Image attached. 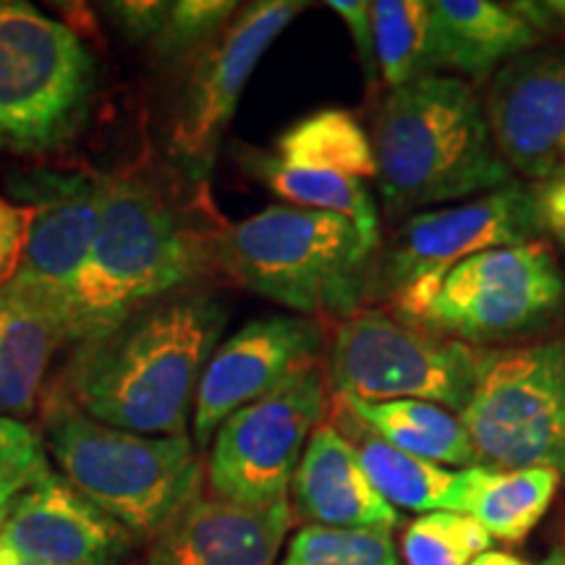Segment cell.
<instances>
[{
  "label": "cell",
  "instance_id": "30",
  "mask_svg": "<svg viewBox=\"0 0 565 565\" xmlns=\"http://www.w3.org/2000/svg\"><path fill=\"white\" fill-rule=\"evenodd\" d=\"M168 9L171 3L162 0H116V3H103L105 17L113 21L118 32L126 40L137 42V45H150L158 38V32L166 24Z\"/></svg>",
  "mask_w": 565,
  "mask_h": 565
},
{
  "label": "cell",
  "instance_id": "14",
  "mask_svg": "<svg viewBox=\"0 0 565 565\" xmlns=\"http://www.w3.org/2000/svg\"><path fill=\"white\" fill-rule=\"evenodd\" d=\"M322 345V322L299 315L257 317L217 345L194 398L196 448L207 450L221 424L238 408L270 393L294 372L317 364Z\"/></svg>",
  "mask_w": 565,
  "mask_h": 565
},
{
  "label": "cell",
  "instance_id": "7",
  "mask_svg": "<svg viewBox=\"0 0 565 565\" xmlns=\"http://www.w3.org/2000/svg\"><path fill=\"white\" fill-rule=\"evenodd\" d=\"M458 419L479 463L565 477V335L482 351L475 395Z\"/></svg>",
  "mask_w": 565,
  "mask_h": 565
},
{
  "label": "cell",
  "instance_id": "15",
  "mask_svg": "<svg viewBox=\"0 0 565 565\" xmlns=\"http://www.w3.org/2000/svg\"><path fill=\"white\" fill-rule=\"evenodd\" d=\"M484 113L511 171L565 175V53H524L494 71Z\"/></svg>",
  "mask_w": 565,
  "mask_h": 565
},
{
  "label": "cell",
  "instance_id": "17",
  "mask_svg": "<svg viewBox=\"0 0 565 565\" xmlns=\"http://www.w3.org/2000/svg\"><path fill=\"white\" fill-rule=\"evenodd\" d=\"M291 524L288 500L252 508L200 494L147 542L141 565H273Z\"/></svg>",
  "mask_w": 565,
  "mask_h": 565
},
{
  "label": "cell",
  "instance_id": "31",
  "mask_svg": "<svg viewBox=\"0 0 565 565\" xmlns=\"http://www.w3.org/2000/svg\"><path fill=\"white\" fill-rule=\"evenodd\" d=\"M45 461L47 456L40 435L24 422L0 416V477Z\"/></svg>",
  "mask_w": 565,
  "mask_h": 565
},
{
  "label": "cell",
  "instance_id": "26",
  "mask_svg": "<svg viewBox=\"0 0 565 565\" xmlns=\"http://www.w3.org/2000/svg\"><path fill=\"white\" fill-rule=\"evenodd\" d=\"M374 51H377L380 76L387 87L427 76V30L429 3L424 0H374L370 3Z\"/></svg>",
  "mask_w": 565,
  "mask_h": 565
},
{
  "label": "cell",
  "instance_id": "18",
  "mask_svg": "<svg viewBox=\"0 0 565 565\" xmlns=\"http://www.w3.org/2000/svg\"><path fill=\"white\" fill-rule=\"evenodd\" d=\"M299 519L335 529H385L401 515L380 498L366 479L356 450L333 422H322L309 437L291 482Z\"/></svg>",
  "mask_w": 565,
  "mask_h": 565
},
{
  "label": "cell",
  "instance_id": "29",
  "mask_svg": "<svg viewBox=\"0 0 565 565\" xmlns=\"http://www.w3.org/2000/svg\"><path fill=\"white\" fill-rule=\"evenodd\" d=\"M238 3L228 0H179L168 9L166 24L150 42L152 58L160 66L192 61L236 17Z\"/></svg>",
  "mask_w": 565,
  "mask_h": 565
},
{
  "label": "cell",
  "instance_id": "2",
  "mask_svg": "<svg viewBox=\"0 0 565 565\" xmlns=\"http://www.w3.org/2000/svg\"><path fill=\"white\" fill-rule=\"evenodd\" d=\"M212 265V236L162 186L145 175L105 179V196L87 265L71 299L66 343L118 324L134 309L189 291Z\"/></svg>",
  "mask_w": 565,
  "mask_h": 565
},
{
  "label": "cell",
  "instance_id": "3",
  "mask_svg": "<svg viewBox=\"0 0 565 565\" xmlns=\"http://www.w3.org/2000/svg\"><path fill=\"white\" fill-rule=\"evenodd\" d=\"M377 189L398 215L429 204L490 194L511 183L484 105L458 76L427 74L393 89L374 121Z\"/></svg>",
  "mask_w": 565,
  "mask_h": 565
},
{
  "label": "cell",
  "instance_id": "32",
  "mask_svg": "<svg viewBox=\"0 0 565 565\" xmlns=\"http://www.w3.org/2000/svg\"><path fill=\"white\" fill-rule=\"evenodd\" d=\"M328 9L338 13L343 24L349 26V34L353 40V47H356L359 63H362L366 82L374 87L380 79V66H377V51H374L370 3H364V0H330Z\"/></svg>",
  "mask_w": 565,
  "mask_h": 565
},
{
  "label": "cell",
  "instance_id": "38",
  "mask_svg": "<svg viewBox=\"0 0 565 565\" xmlns=\"http://www.w3.org/2000/svg\"><path fill=\"white\" fill-rule=\"evenodd\" d=\"M0 565H34L30 561H24V557H19L13 550H9L0 542Z\"/></svg>",
  "mask_w": 565,
  "mask_h": 565
},
{
  "label": "cell",
  "instance_id": "9",
  "mask_svg": "<svg viewBox=\"0 0 565 565\" xmlns=\"http://www.w3.org/2000/svg\"><path fill=\"white\" fill-rule=\"evenodd\" d=\"M482 353L454 338L377 309L338 324L328 353L335 395L362 401H424L461 414L475 395Z\"/></svg>",
  "mask_w": 565,
  "mask_h": 565
},
{
  "label": "cell",
  "instance_id": "28",
  "mask_svg": "<svg viewBox=\"0 0 565 565\" xmlns=\"http://www.w3.org/2000/svg\"><path fill=\"white\" fill-rule=\"evenodd\" d=\"M490 545L492 536L475 519L450 511L419 515L401 542L408 565H469Z\"/></svg>",
  "mask_w": 565,
  "mask_h": 565
},
{
  "label": "cell",
  "instance_id": "23",
  "mask_svg": "<svg viewBox=\"0 0 565 565\" xmlns=\"http://www.w3.org/2000/svg\"><path fill=\"white\" fill-rule=\"evenodd\" d=\"M63 335L40 309L0 291V416H26L42 398L45 372Z\"/></svg>",
  "mask_w": 565,
  "mask_h": 565
},
{
  "label": "cell",
  "instance_id": "34",
  "mask_svg": "<svg viewBox=\"0 0 565 565\" xmlns=\"http://www.w3.org/2000/svg\"><path fill=\"white\" fill-rule=\"evenodd\" d=\"M540 228L565 249V175L534 189Z\"/></svg>",
  "mask_w": 565,
  "mask_h": 565
},
{
  "label": "cell",
  "instance_id": "22",
  "mask_svg": "<svg viewBox=\"0 0 565 565\" xmlns=\"http://www.w3.org/2000/svg\"><path fill=\"white\" fill-rule=\"evenodd\" d=\"M338 414H341V422L335 427L353 445L366 479L387 505L406 508V511L458 513L461 471H450L445 466L393 448L377 435H372L370 429H364L356 419H351L341 406H338Z\"/></svg>",
  "mask_w": 565,
  "mask_h": 565
},
{
  "label": "cell",
  "instance_id": "37",
  "mask_svg": "<svg viewBox=\"0 0 565 565\" xmlns=\"http://www.w3.org/2000/svg\"><path fill=\"white\" fill-rule=\"evenodd\" d=\"M469 565H529V563L511 553H503V550H487V553L475 557Z\"/></svg>",
  "mask_w": 565,
  "mask_h": 565
},
{
  "label": "cell",
  "instance_id": "20",
  "mask_svg": "<svg viewBox=\"0 0 565 565\" xmlns=\"http://www.w3.org/2000/svg\"><path fill=\"white\" fill-rule=\"evenodd\" d=\"M461 471L458 513L475 519L492 540L524 542L545 519L561 490V475L550 469H494L475 463Z\"/></svg>",
  "mask_w": 565,
  "mask_h": 565
},
{
  "label": "cell",
  "instance_id": "24",
  "mask_svg": "<svg viewBox=\"0 0 565 565\" xmlns=\"http://www.w3.org/2000/svg\"><path fill=\"white\" fill-rule=\"evenodd\" d=\"M244 166L254 179L265 183L267 189L294 207L335 212L356 225L366 246L377 249L380 244V221L377 207L364 181L349 179V175L317 171V168H299L282 162L278 154L246 152Z\"/></svg>",
  "mask_w": 565,
  "mask_h": 565
},
{
  "label": "cell",
  "instance_id": "4",
  "mask_svg": "<svg viewBox=\"0 0 565 565\" xmlns=\"http://www.w3.org/2000/svg\"><path fill=\"white\" fill-rule=\"evenodd\" d=\"M372 246L335 212L270 204L212 233V265L309 320H349L372 278Z\"/></svg>",
  "mask_w": 565,
  "mask_h": 565
},
{
  "label": "cell",
  "instance_id": "35",
  "mask_svg": "<svg viewBox=\"0 0 565 565\" xmlns=\"http://www.w3.org/2000/svg\"><path fill=\"white\" fill-rule=\"evenodd\" d=\"M45 475H51V463H47V461L38 463V466H30V469H19V471H11V475L0 477V532H3L6 521H9L13 505L19 503L21 494L30 490L34 482H40V479Z\"/></svg>",
  "mask_w": 565,
  "mask_h": 565
},
{
  "label": "cell",
  "instance_id": "33",
  "mask_svg": "<svg viewBox=\"0 0 565 565\" xmlns=\"http://www.w3.org/2000/svg\"><path fill=\"white\" fill-rule=\"evenodd\" d=\"M32 223V207L0 200V291L13 280L24 252L26 231Z\"/></svg>",
  "mask_w": 565,
  "mask_h": 565
},
{
  "label": "cell",
  "instance_id": "21",
  "mask_svg": "<svg viewBox=\"0 0 565 565\" xmlns=\"http://www.w3.org/2000/svg\"><path fill=\"white\" fill-rule=\"evenodd\" d=\"M335 404L380 440L408 456L461 469L479 463L469 433L448 408L424 401H362L349 395H335Z\"/></svg>",
  "mask_w": 565,
  "mask_h": 565
},
{
  "label": "cell",
  "instance_id": "19",
  "mask_svg": "<svg viewBox=\"0 0 565 565\" xmlns=\"http://www.w3.org/2000/svg\"><path fill=\"white\" fill-rule=\"evenodd\" d=\"M536 42L540 32L508 6L490 0H433L424 63L427 74L450 68L484 82L500 63L524 55Z\"/></svg>",
  "mask_w": 565,
  "mask_h": 565
},
{
  "label": "cell",
  "instance_id": "13",
  "mask_svg": "<svg viewBox=\"0 0 565 565\" xmlns=\"http://www.w3.org/2000/svg\"><path fill=\"white\" fill-rule=\"evenodd\" d=\"M540 233L534 189L519 181L458 207L419 212L395 236L383 265L395 315L416 307L463 259L498 246L536 242Z\"/></svg>",
  "mask_w": 565,
  "mask_h": 565
},
{
  "label": "cell",
  "instance_id": "36",
  "mask_svg": "<svg viewBox=\"0 0 565 565\" xmlns=\"http://www.w3.org/2000/svg\"><path fill=\"white\" fill-rule=\"evenodd\" d=\"M508 9L519 13L536 32L555 30L565 24V0H547V3H508Z\"/></svg>",
  "mask_w": 565,
  "mask_h": 565
},
{
  "label": "cell",
  "instance_id": "16",
  "mask_svg": "<svg viewBox=\"0 0 565 565\" xmlns=\"http://www.w3.org/2000/svg\"><path fill=\"white\" fill-rule=\"evenodd\" d=\"M0 542L34 565H129L139 540L61 475L19 498Z\"/></svg>",
  "mask_w": 565,
  "mask_h": 565
},
{
  "label": "cell",
  "instance_id": "8",
  "mask_svg": "<svg viewBox=\"0 0 565 565\" xmlns=\"http://www.w3.org/2000/svg\"><path fill=\"white\" fill-rule=\"evenodd\" d=\"M565 307V275L542 242L498 246L463 259L398 320L461 343L524 335Z\"/></svg>",
  "mask_w": 565,
  "mask_h": 565
},
{
  "label": "cell",
  "instance_id": "27",
  "mask_svg": "<svg viewBox=\"0 0 565 565\" xmlns=\"http://www.w3.org/2000/svg\"><path fill=\"white\" fill-rule=\"evenodd\" d=\"M280 565H398V553L385 529L307 524L294 534Z\"/></svg>",
  "mask_w": 565,
  "mask_h": 565
},
{
  "label": "cell",
  "instance_id": "6",
  "mask_svg": "<svg viewBox=\"0 0 565 565\" xmlns=\"http://www.w3.org/2000/svg\"><path fill=\"white\" fill-rule=\"evenodd\" d=\"M97 100V61L79 34L24 0H0V152L68 150Z\"/></svg>",
  "mask_w": 565,
  "mask_h": 565
},
{
  "label": "cell",
  "instance_id": "1",
  "mask_svg": "<svg viewBox=\"0 0 565 565\" xmlns=\"http://www.w3.org/2000/svg\"><path fill=\"white\" fill-rule=\"evenodd\" d=\"M228 317L221 296L200 288L162 296L76 343L51 387L108 427L150 437L186 435L202 374Z\"/></svg>",
  "mask_w": 565,
  "mask_h": 565
},
{
  "label": "cell",
  "instance_id": "5",
  "mask_svg": "<svg viewBox=\"0 0 565 565\" xmlns=\"http://www.w3.org/2000/svg\"><path fill=\"white\" fill-rule=\"evenodd\" d=\"M40 422L42 448L61 466V477L139 542H150L202 494L204 466L189 435L150 437L108 427L53 387L40 398Z\"/></svg>",
  "mask_w": 565,
  "mask_h": 565
},
{
  "label": "cell",
  "instance_id": "39",
  "mask_svg": "<svg viewBox=\"0 0 565 565\" xmlns=\"http://www.w3.org/2000/svg\"><path fill=\"white\" fill-rule=\"evenodd\" d=\"M542 565H565V545L553 547V553L547 555V561Z\"/></svg>",
  "mask_w": 565,
  "mask_h": 565
},
{
  "label": "cell",
  "instance_id": "11",
  "mask_svg": "<svg viewBox=\"0 0 565 565\" xmlns=\"http://www.w3.org/2000/svg\"><path fill=\"white\" fill-rule=\"evenodd\" d=\"M9 186L32 207V223L19 270L6 288L40 309L66 343L71 299L100 223L105 175L38 168L13 173Z\"/></svg>",
  "mask_w": 565,
  "mask_h": 565
},
{
  "label": "cell",
  "instance_id": "25",
  "mask_svg": "<svg viewBox=\"0 0 565 565\" xmlns=\"http://www.w3.org/2000/svg\"><path fill=\"white\" fill-rule=\"evenodd\" d=\"M278 158L288 166L317 168L349 175V179H377L372 139L351 110L324 108L309 113L282 131L278 139Z\"/></svg>",
  "mask_w": 565,
  "mask_h": 565
},
{
  "label": "cell",
  "instance_id": "12",
  "mask_svg": "<svg viewBox=\"0 0 565 565\" xmlns=\"http://www.w3.org/2000/svg\"><path fill=\"white\" fill-rule=\"evenodd\" d=\"M303 9L307 3L294 0H259L244 6L231 24L192 58L173 110L168 150L194 179H204L212 171L217 147L236 116L254 68Z\"/></svg>",
  "mask_w": 565,
  "mask_h": 565
},
{
  "label": "cell",
  "instance_id": "10",
  "mask_svg": "<svg viewBox=\"0 0 565 565\" xmlns=\"http://www.w3.org/2000/svg\"><path fill=\"white\" fill-rule=\"evenodd\" d=\"M324 412V372L309 364L231 414L210 443L204 471L212 498L252 508L288 500L296 466Z\"/></svg>",
  "mask_w": 565,
  "mask_h": 565
}]
</instances>
